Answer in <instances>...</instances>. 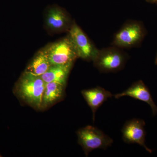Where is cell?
Wrapping results in <instances>:
<instances>
[{
  "instance_id": "4",
  "label": "cell",
  "mask_w": 157,
  "mask_h": 157,
  "mask_svg": "<svg viewBox=\"0 0 157 157\" xmlns=\"http://www.w3.org/2000/svg\"><path fill=\"white\" fill-rule=\"evenodd\" d=\"M45 49L51 65L73 64L78 58L76 48L69 35Z\"/></svg>"
},
{
  "instance_id": "9",
  "label": "cell",
  "mask_w": 157,
  "mask_h": 157,
  "mask_svg": "<svg viewBox=\"0 0 157 157\" xmlns=\"http://www.w3.org/2000/svg\"><path fill=\"white\" fill-rule=\"evenodd\" d=\"M82 94L87 102L93 113V121H95V113L101 105L107 99L112 98V94L103 88L98 86L82 91Z\"/></svg>"
},
{
  "instance_id": "14",
  "label": "cell",
  "mask_w": 157,
  "mask_h": 157,
  "mask_svg": "<svg viewBox=\"0 0 157 157\" xmlns=\"http://www.w3.org/2000/svg\"><path fill=\"white\" fill-rule=\"evenodd\" d=\"M146 1L149 2L151 3H157V0H146Z\"/></svg>"
},
{
  "instance_id": "7",
  "label": "cell",
  "mask_w": 157,
  "mask_h": 157,
  "mask_svg": "<svg viewBox=\"0 0 157 157\" xmlns=\"http://www.w3.org/2000/svg\"><path fill=\"white\" fill-rule=\"evenodd\" d=\"M145 122L143 120L135 118L128 121L122 129V139L127 144H137L151 153L152 151L147 147L145 143Z\"/></svg>"
},
{
  "instance_id": "11",
  "label": "cell",
  "mask_w": 157,
  "mask_h": 157,
  "mask_svg": "<svg viewBox=\"0 0 157 157\" xmlns=\"http://www.w3.org/2000/svg\"><path fill=\"white\" fill-rule=\"evenodd\" d=\"M73 65H51L48 70L40 76L45 83L54 82L66 86L68 75Z\"/></svg>"
},
{
  "instance_id": "2",
  "label": "cell",
  "mask_w": 157,
  "mask_h": 157,
  "mask_svg": "<svg viewBox=\"0 0 157 157\" xmlns=\"http://www.w3.org/2000/svg\"><path fill=\"white\" fill-rule=\"evenodd\" d=\"M77 135L78 143L86 156L94 150L106 149L111 146L113 142L112 138L103 131L92 126L79 129L77 131Z\"/></svg>"
},
{
  "instance_id": "5",
  "label": "cell",
  "mask_w": 157,
  "mask_h": 157,
  "mask_svg": "<svg viewBox=\"0 0 157 157\" xmlns=\"http://www.w3.org/2000/svg\"><path fill=\"white\" fill-rule=\"evenodd\" d=\"M144 34V29L140 23L129 21L116 34L112 44L119 48L134 47L142 41Z\"/></svg>"
},
{
  "instance_id": "15",
  "label": "cell",
  "mask_w": 157,
  "mask_h": 157,
  "mask_svg": "<svg viewBox=\"0 0 157 157\" xmlns=\"http://www.w3.org/2000/svg\"><path fill=\"white\" fill-rule=\"evenodd\" d=\"M155 65H157V53L155 59Z\"/></svg>"
},
{
  "instance_id": "1",
  "label": "cell",
  "mask_w": 157,
  "mask_h": 157,
  "mask_svg": "<svg viewBox=\"0 0 157 157\" xmlns=\"http://www.w3.org/2000/svg\"><path fill=\"white\" fill-rule=\"evenodd\" d=\"M45 82L40 76L24 72L15 85L14 92L21 101L36 109H41Z\"/></svg>"
},
{
  "instance_id": "8",
  "label": "cell",
  "mask_w": 157,
  "mask_h": 157,
  "mask_svg": "<svg viewBox=\"0 0 157 157\" xmlns=\"http://www.w3.org/2000/svg\"><path fill=\"white\" fill-rule=\"evenodd\" d=\"M125 96L131 97L147 103L151 108L153 115L157 114V106L153 100L148 87L142 80L134 82L124 91L114 95V98L116 99Z\"/></svg>"
},
{
  "instance_id": "10",
  "label": "cell",
  "mask_w": 157,
  "mask_h": 157,
  "mask_svg": "<svg viewBox=\"0 0 157 157\" xmlns=\"http://www.w3.org/2000/svg\"><path fill=\"white\" fill-rule=\"evenodd\" d=\"M65 86L63 85L54 82L45 83L41 109L48 108L61 99L64 94Z\"/></svg>"
},
{
  "instance_id": "16",
  "label": "cell",
  "mask_w": 157,
  "mask_h": 157,
  "mask_svg": "<svg viewBox=\"0 0 157 157\" xmlns=\"http://www.w3.org/2000/svg\"></svg>"
},
{
  "instance_id": "12",
  "label": "cell",
  "mask_w": 157,
  "mask_h": 157,
  "mask_svg": "<svg viewBox=\"0 0 157 157\" xmlns=\"http://www.w3.org/2000/svg\"><path fill=\"white\" fill-rule=\"evenodd\" d=\"M46 25L52 30H62L67 27L70 21L64 11L58 7H52L47 11Z\"/></svg>"
},
{
  "instance_id": "6",
  "label": "cell",
  "mask_w": 157,
  "mask_h": 157,
  "mask_svg": "<svg viewBox=\"0 0 157 157\" xmlns=\"http://www.w3.org/2000/svg\"><path fill=\"white\" fill-rule=\"evenodd\" d=\"M69 36L74 44L78 57L93 61L99 50L91 42L84 32L75 23L71 26Z\"/></svg>"
},
{
  "instance_id": "13",
  "label": "cell",
  "mask_w": 157,
  "mask_h": 157,
  "mask_svg": "<svg viewBox=\"0 0 157 157\" xmlns=\"http://www.w3.org/2000/svg\"><path fill=\"white\" fill-rule=\"evenodd\" d=\"M51 65L45 49L40 51L28 66L25 72L41 76L48 70Z\"/></svg>"
},
{
  "instance_id": "3",
  "label": "cell",
  "mask_w": 157,
  "mask_h": 157,
  "mask_svg": "<svg viewBox=\"0 0 157 157\" xmlns=\"http://www.w3.org/2000/svg\"><path fill=\"white\" fill-rule=\"evenodd\" d=\"M125 53L113 46L99 50L94 60V66L102 73H113L121 70L127 60Z\"/></svg>"
}]
</instances>
